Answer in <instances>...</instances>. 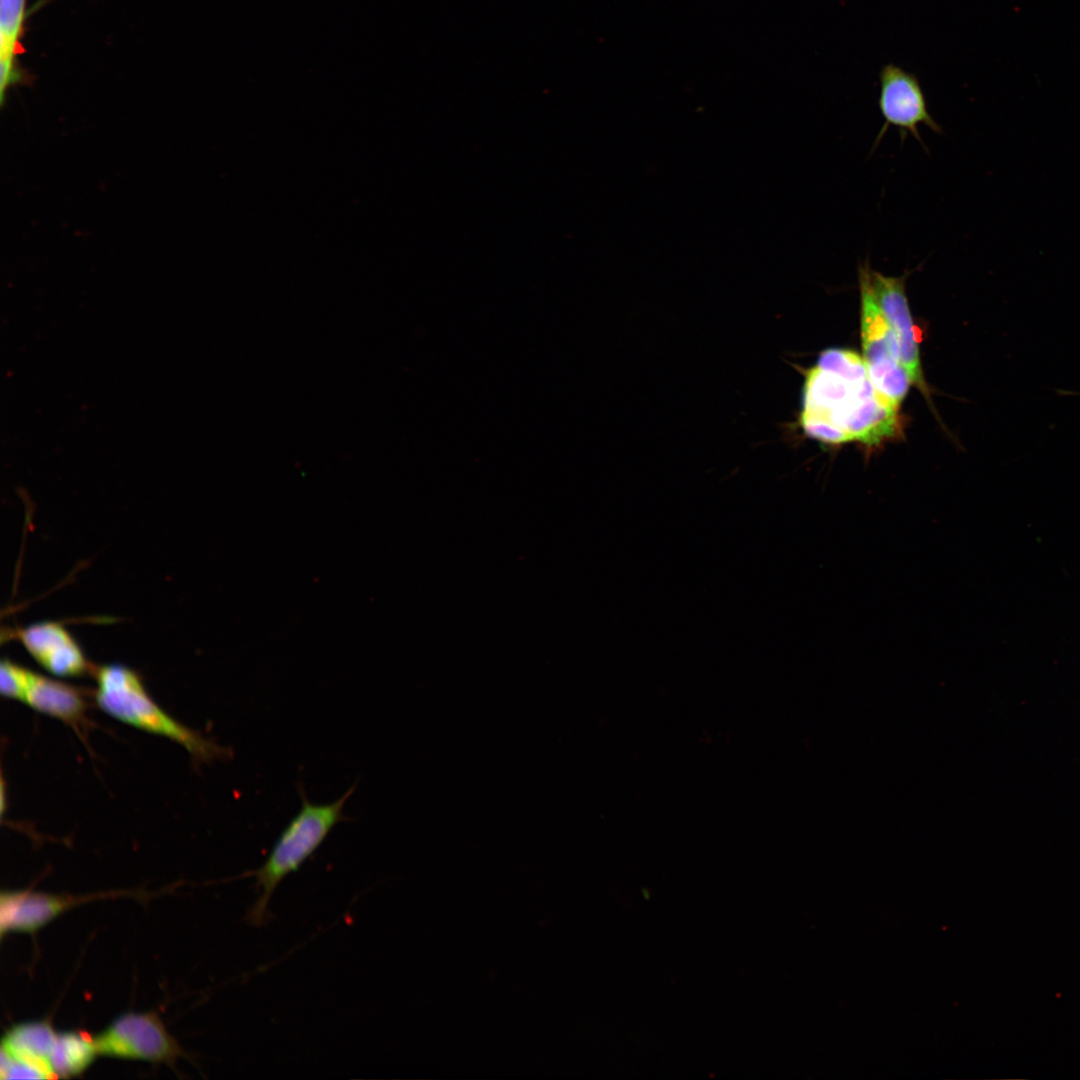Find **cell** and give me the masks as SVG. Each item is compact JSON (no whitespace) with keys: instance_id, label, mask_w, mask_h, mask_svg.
Wrapping results in <instances>:
<instances>
[{"instance_id":"obj_10","label":"cell","mask_w":1080,"mask_h":1080,"mask_svg":"<svg viewBox=\"0 0 1080 1080\" xmlns=\"http://www.w3.org/2000/svg\"><path fill=\"white\" fill-rule=\"evenodd\" d=\"M57 1034L46 1020L15 1024L2 1037L1 1056L34 1068L44 1079L55 1078L50 1059Z\"/></svg>"},{"instance_id":"obj_13","label":"cell","mask_w":1080,"mask_h":1080,"mask_svg":"<svg viewBox=\"0 0 1080 1080\" xmlns=\"http://www.w3.org/2000/svg\"><path fill=\"white\" fill-rule=\"evenodd\" d=\"M817 367L852 382L870 379L864 359L849 350L832 348L823 351L818 357Z\"/></svg>"},{"instance_id":"obj_12","label":"cell","mask_w":1080,"mask_h":1080,"mask_svg":"<svg viewBox=\"0 0 1080 1080\" xmlns=\"http://www.w3.org/2000/svg\"><path fill=\"white\" fill-rule=\"evenodd\" d=\"M99 1056L94 1038L81 1031L58 1032L50 1065L55 1078L83 1073Z\"/></svg>"},{"instance_id":"obj_7","label":"cell","mask_w":1080,"mask_h":1080,"mask_svg":"<svg viewBox=\"0 0 1080 1080\" xmlns=\"http://www.w3.org/2000/svg\"><path fill=\"white\" fill-rule=\"evenodd\" d=\"M102 895L71 896L31 890H4L0 895V930L34 933L71 907Z\"/></svg>"},{"instance_id":"obj_14","label":"cell","mask_w":1080,"mask_h":1080,"mask_svg":"<svg viewBox=\"0 0 1080 1080\" xmlns=\"http://www.w3.org/2000/svg\"><path fill=\"white\" fill-rule=\"evenodd\" d=\"M800 423L805 433L816 440L830 444L853 441L846 432L823 417L801 412Z\"/></svg>"},{"instance_id":"obj_8","label":"cell","mask_w":1080,"mask_h":1080,"mask_svg":"<svg viewBox=\"0 0 1080 1080\" xmlns=\"http://www.w3.org/2000/svg\"><path fill=\"white\" fill-rule=\"evenodd\" d=\"M17 637L30 655L53 675L79 677L92 672L81 648L61 624H33L18 630Z\"/></svg>"},{"instance_id":"obj_5","label":"cell","mask_w":1080,"mask_h":1080,"mask_svg":"<svg viewBox=\"0 0 1080 1080\" xmlns=\"http://www.w3.org/2000/svg\"><path fill=\"white\" fill-rule=\"evenodd\" d=\"M880 92L878 106L884 120L874 147L882 140L890 126L899 130L902 142L910 133L927 150L919 132V125L927 126L941 134L942 127L929 112L927 100L916 74L888 63L879 72Z\"/></svg>"},{"instance_id":"obj_11","label":"cell","mask_w":1080,"mask_h":1080,"mask_svg":"<svg viewBox=\"0 0 1080 1080\" xmlns=\"http://www.w3.org/2000/svg\"><path fill=\"white\" fill-rule=\"evenodd\" d=\"M26 3L27 0H0L1 105L9 88L30 81L18 62V56L24 52L21 39L25 32Z\"/></svg>"},{"instance_id":"obj_6","label":"cell","mask_w":1080,"mask_h":1080,"mask_svg":"<svg viewBox=\"0 0 1080 1080\" xmlns=\"http://www.w3.org/2000/svg\"><path fill=\"white\" fill-rule=\"evenodd\" d=\"M906 277L907 274L892 277L872 269L870 271L871 286L875 298L898 342L900 363L905 368L911 383L926 392L927 388L920 364L918 339L905 293Z\"/></svg>"},{"instance_id":"obj_3","label":"cell","mask_w":1080,"mask_h":1080,"mask_svg":"<svg viewBox=\"0 0 1080 1080\" xmlns=\"http://www.w3.org/2000/svg\"><path fill=\"white\" fill-rule=\"evenodd\" d=\"M868 259L859 265L861 336L864 361L875 389L893 406L899 407L907 394L910 378L900 363L896 336L875 298Z\"/></svg>"},{"instance_id":"obj_9","label":"cell","mask_w":1080,"mask_h":1080,"mask_svg":"<svg viewBox=\"0 0 1080 1080\" xmlns=\"http://www.w3.org/2000/svg\"><path fill=\"white\" fill-rule=\"evenodd\" d=\"M19 702L62 721L79 733L87 722L88 704L78 688L29 669Z\"/></svg>"},{"instance_id":"obj_4","label":"cell","mask_w":1080,"mask_h":1080,"mask_svg":"<svg viewBox=\"0 0 1080 1080\" xmlns=\"http://www.w3.org/2000/svg\"><path fill=\"white\" fill-rule=\"evenodd\" d=\"M99 1056L175 1064L182 1055L177 1041L154 1012L120 1015L94 1037Z\"/></svg>"},{"instance_id":"obj_1","label":"cell","mask_w":1080,"mask_h":1080,"mask_svg":"<svg viewBox=\"0 0 1080 1080\" xmlns=\"http://www.w3.org/2000/svg\"><path fill=\"white\" fill-rule=\"evenodd\" d=\"M92 672L96 682V703L111 717L181 745L199 763H209L231 755V750L183 725L164 711L132 669L121 664H108L98 666Z\"/></svg>"},{"instance_id":"obj_2","label":"cell","mask_w":1080,"mask_h":1080,"mask_svg":"<svg viewBox=\"0 0 1080 1080\" xmlns=\"http://www.w3.org/2000/svg\"><path fill=\"white\" fill-rule=\"evenodd\" d=\"M355 788L356 784L333 802L317 804L309 801L298 785L299 811L282 830L264 863L243 875L254 877L257 890V897L246 914L250 925L266 924L269 904L278 885L315 853L337 823L346 820L343 809Z\"/></svg>"}]
</instances>
